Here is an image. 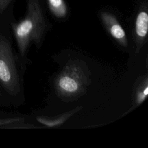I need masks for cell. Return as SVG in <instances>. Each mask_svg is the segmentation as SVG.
<instances>
[{
	"label": "cell",
	"mask_w": 148,
	"mask_h": 148,
	"mask_svg": "<svg viewBox=\"0 0 148 148\" xmlns=\"http://www.w3.org/2000/svg\"><path fill=\"white\" fill-rule=\"evenodd\" d=\"M17 46L18 54L28 63V48L34 43L39 49L42 45L47 25L39 0H28L24 17L18 22L12 21L9 25Z\"/></svg>",
	"instance_id": "6da1fadb"
},
{
	"label": "cell",
	"mask_w": 148,
	"mask_h": 148,
	"mask_svg": "<svg viewBox=\"0 0 148 148\" xmlns=\"http://www.w3.org/2000/svg\"><path fill=\"white\" fill-rule=\"evenodd\" d=\"M27 64L15 52L12 42L0 27V87L13 98L23 95V70Z\"/></svg>",
	"instance_id": "7a4b0ae2"
},
{
	"label": "cell",
	"mask_w": 148,
	"mask_h": 148,
	"mask_svg": "<svg viewBox=\"0 0 148 148\" xmlns=\"http://www.w3.org/2000/svg\"><path fill=\"white\" fill-rule=\"evenodd\" d=\"M88 83V75L83 66L77 62H69L58 75L56 88L61 96L72 97L82 92Z\"/></svg>",
	"instance_id": "3957f363"
},
{
	"label": "cell",
	"mask_w": 148,
	"mask_h": 148,
	"mask_svg": "<svg viewBox=\"0 0 148 148\" xmlns=\"http://www.w3.org/2000/svg\"><path fill=\"white\" fill-rule=\"evenodd\" d=\"M101 17L110 35L119 45L123 47H127L128 42L125 32L116 17L108 12H102Z\"/></svg>",
	"instance_id": "277c9868"
},
{
	"label": "cell",
	"mask_w": 148,
	"mask_h": 148,
	"mask_svg": "<svg viewBox=\"0 0 148 148\" xmlns=\"http://www.w3.org/2000/svg\"><path fill=\"white\" fill-rule=\"evenodd\" d=\"M148 31V14L146 12H140L136 18L135 24V36L136 51H139L144 44Z\"/></svg>",
	"instance_id": "5b68a950"
},
{
	"label": "cell",
	"mask_w": 148,
	"mask_h": 148,
	"mask_svg": "<svg viewBox=\"0 0 148 148\" xmlns=\"http://www.w3.org/2000/svg\"><path fill=\"white\" fill-rule=\"evenodd\" d=\"M82 107H77L76 108L63 113L55 117H48L44 116H38L36 117V121L40 124L45 125L49 128L57 127L62 125L65 121H67L76 112H78Z\"/></svg>",
	"instance_id": "8992f818"
},
{
	"label": "cell",
	"mask_w": 148,
	"mask_h": 148,
	"mask_svg": "<svg viewBox=\"0 0 148 148\" xmlns=\"http://www.w3.org/2000/svg\"><path fill=\"white\" fill-rule=\"evenodd\" d=\"M14 0H0V27L5 28L13 21L11 11Z\"/></svg>",
	"instance_id": "52a82bcc"
},
{
	"label": "cell",
	"mask_w": 148,
	"mask_h": 148,
	"mask_svg": "<svg viewBox=\"0 0 148 148\" xmlns=\"http://www.w3.org/2000/svg\"><path fill=\"white\" fill-rule=\"evenodd\" d=\"M49 8L58 18H63L67 14V7L64 0H47Z\"/></svg>",
	"instance_id": "ba28073f"
},
{
	"label": "cell",
	"mask_w": 148,
	"mask_h": 148,
	"mask_svg": "<svg viewBox=\"0 0 148 148\" xmlns=\"http://www.w3.org/2000/svg\"><path fill=\"white\" fill-rule=\"evenodd\" d=\"M148 94V81L147 77L139 84L136 90L135 104V106L140 105L146 98Z\"/></svg>",
	"instance_id": "9c48e42d"
},
{
	"label": "cell",
	"mask_w": 148,
	"mask_h": 148,
	"mask_svg": "<svg viewBox=\"0 0 148 148\" xmlns=\"http://www.w3.org/2000/svg\"><path fill=\"white\" fill-rule=\"evenodd\" d=\"M24 121L22 117L0 118V128H18Z\"/></svg>",
	"instance_id": "30bf717a"
},
{
	"label": "cell",
	"mask_w": 148,
	"mask_h": 148,
	"mask_svg": "<svg viewBox=\"0 0 148 148\" xmlns=\"http://www.w3.org/2000/svg\"><path fill=\"white\" fill-rule=\"evenodd\" d=\"M1 90H2V89L1 88V87H0V98L2 97V94H1Z\"/></svg>",
	"instance_id": "8fae6325"
}]
</instances>
